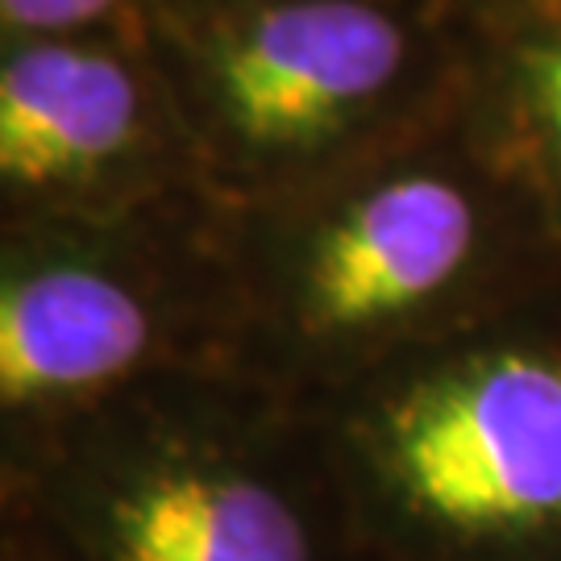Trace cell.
<instances>
[{"label": "cell", "instance_id": "cell-1", "mask_svg": "<svg viewBox=\"0 0 561 561\" xmlns=\"http://www.w3.org/2000/svg\"><path fill=\"white\" fill-rule=\"evenodd\" d=\"M375 561H561V333L482 329L403 366L354 424Z\"/></svg>", "mask_w": 561, "mask_h": 561}, {"label": "cell", "instance_id": "cell-2", "mask_svg": "<svg viewBox=\"0 0 561 561\" xmlns=\"http://www.w3.org/2000/svg\"><path fill=\"white\" fill-rule=\"evenodd\" d=\"M495 208L482 183L412 167L354 187L304 238L291 317L317 337H382L482 271Z\"/></svg>", "mask_w": 561, "mask_h": 561}, {"label": "cell", "instance_id": "cell-3", "mask_svg": "<svg viewBox=\"0 0 561 561\" xmlns=\"http://www.w3.org/2000/svg\"><path fill=\"white\" fill-rule=\"evenodd\" d=\"M67 541V561H375L312 524L283 474L208 445L104 466Z\"/></svg>", "mask_w": 561, "mask_h": 561}, {"label": "cell", "instance_id": "cell-4", "mask_svg": "<svg viewBox=\"0 0 561 561\" xmlns=\"http://www.w3.org/2000/svg\"><path fill=\"white\" fill-rule=\"evenodd\" d=\"M408 42L379 4L287 0L217 50V101L245 150H317L396 83Z\"/></svg>", "mask_w": 561, "mask_h": 561}, {"label": "cell", "instance_id": "cell-5", "mask_svg": "<svg viewBox=\"0 0 561 561\" xmlns=\"http://www.w3.org/2000/svg\"><path fill=\"white\" fill-rule=\"evenodd\" d=\"M154 350V308L83 259H34L0 291V391L9 408L121 382Z\"/></svg>", "mask_w": 561, "mask_h": 561}, {"label": "cell", "instance_id": "cell-6", "mask_svg": "<svg viewBox=\"0 0 561 561\" xmlns=\"http://www.w3.org/2000/svg\"><path fill=\"white\" fill-rule=\"evenodd\" d=\"M138 88L108 55L30 46L0 71V171L55 192L96 180L138 138Z\"/></svg>", "mask_w": 561, "mask_h": 561}, {"label": "cell", "instance_id": "cell-7", "mask_svg": "<svg viewBox=\"0 0 561 561\" xmlns=\"http://www.w3.org/2000/svg\"><path fill=\"white\" fill-rule=\"evenodd\" d=\"M113 0H0V13L18 30H71L101 18Z\"/></svg>", "mask_w": 561, "mask_h": 561}, {"label": "cell", "instance_id": "cell-8", "mask_svg": "<svg viewBox=\"0 0 561 561\" xmlns=\"http://www.w3.org/2000/svg\"><path fill=\"white\" fill-rule=\"evenodd\" d=\"M533 96H537V113H541L549 146L561 167V38L537 50L533 59Z\"/></svg>", "mask_w": 561, "mask_h": 561}]
</instances>
